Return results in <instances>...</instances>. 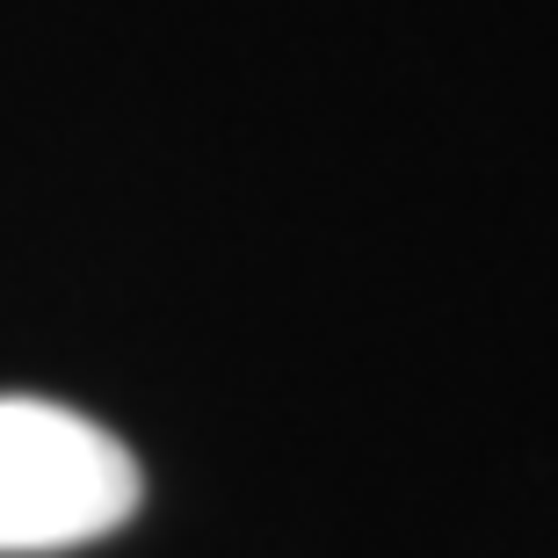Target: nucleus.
I'll list each match as a JSON object with an SVG mask.
<instances>
[{"instance_id":"f257e3e1","label":"nucleus","mask_w":558,"mask_h":558,"mask_svg":"<svg viewBox=\"0 0 558 558\" xmlns=\"http://www.w3.org/2000/svg\"><path fill=\"white\" fill-rule=\"evenodd\" d=\"M145 500L138 457L59 399L0 392V558H44L124 530Z\"/></svg>"}]
</instances>
